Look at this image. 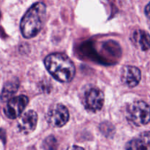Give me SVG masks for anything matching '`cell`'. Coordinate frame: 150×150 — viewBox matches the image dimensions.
Returning a JSON list of instances; mask_svg holds the SVG:
<instances>
[{
    "instance_id": "6da1fadb",
    "label": "cell",
    "mask_w": 150,
    "mask_h": 150,
    "mask_svg": "<svg viewBox=\"0 0 150 150\" xmlns=\"http://www.w3.org/2000/svg\"><path fill=\"white\" fill-rule=\"evenodd\" d=\"M46 68L58 81L69 82L75 75V67L71 60L60 53H54L47 56L44 60Z\"/></svg>"
},
{
    "instance_id": "7a4b0ae2",
    "label": "cell",
    "mask_w": 150,
    "mask_h": 150,
    "mask_svg": "<svg viewBox=\"0 0 150 150\" xmlns=\"http://www.w3.org/2000/svg\"><path fill=\"white\" fill-rule=\"evenodd\" d=\"M46 17V6L38 2L26 11L21 21V32L25 38L36 36L41 30Z\"/></svg>"
},
{
    "instance_id": "3957f363",
    "label": "cell",
    "mask_w": 150,
    "mask_h": 150,
    "mask_svg": "<svg viewBox=\"0 0 150 150\" xmlns=\"http://www.w3.org/2000/svg\"><path fill=\"white\" fill-rule=\"evenodd\" d=\"M126 118L135 126L145 125L150 121V106L144 101H135L127 107Z\"/></svg>"
},
{
    "instance_id": "277c9868",
    "label": "cell",
    "mask_w": 150,
    "mask_h": 150,
    "mask_svg": "<svg viewBox=\"0 0 150 150\" xmlns=\"http://www.w3.org/2000/svg\"><path fill=\"white\" fill-rule=\"evenodd\" d=\"M46 120L50 125L52 127H61L69 121V111L66 107L62 104H55L49 110Z\"/></svg>"
},
{
    "instance_id": "5b68a950",
    "label": "cell",
    "mask_w": 150,
    "mask_h": 150,
    "mask_svg": "<svg viewBox=\"0 0 150 150\" xmlns=\"http://www.w3.org/2000/svg\"><path fill=\"white\" fill-rule=\"evenodd\" d=\"M104 100V98L102 92L96 88H91L85 92L83 103L87 110L92 112H96L102 108Z\"/></svg>"
},
{
    "instance_id": "8992f818",
    "label": "cell",
    "mask_w": 150,
    "mask_h": 150,
    "mask_svg": "<svg viewBox=\"0 0 150 150\" xmlns=\"http://www.w3.org/2000/svg\"><path fill=\"white\" fill-rule=\"evenodd\" d=\"M28 102H29V99L25 95H20V96L11 98L4 108V114L9 119H11V120L16 119L23 112L28 104Z\"/></svg>"
},
{
    "instance_id": "52a82bcc",
    "label": "cell",
    "mask_w": 150,
    "mask_h": 150,
    "mask_svg": "<svg viewBox=\"0 0 150 150\" xmlns=\"http://www.w3.org/2000/svg\"><path fill=\"white\" fill-rule=\"evenodd\" d=\"M38 115L36 112L32 110L26 111L21 117L18 123V127L21 133L24 134H29L34 131L37 125Z\"/></svg>"
},
{
    "instance_id": "ba28073f",
    "label": "cell",
    "mask_w": 150,
    "mask_h": 150,
    "mask_svg": "<svg viewBox=\"0 0 150 150\" xmlns=\"http://www.w3.org/2000/svg\"><path fill=\"white\" fill-rule=\"evenodd\" d=\"M141 79V70L138 67L134 66H125L122 70L121 81L125 86L135 87L139 83Z\"/></svg>"
},
{
    "instance_id": "9c48e42d",
    "label": "cell",
    "mask_w": 150,
    "mask_h": 150,
    "mask_svg": "<svg viewBox=\"0 0 150 150\" xmlns=\"http://www.w3.org/2000/svg\"><path fill=\"white\" fill-rule=\"evenodd\" d=\"M126 150H150V132H144L129 141Z\"/></svg>"
},
{
    "instance_id": "30bf717a",
    "label": "cell",
    "mask_w": 150,
    "mask_h": 150,
    "mask_svg": "<svg viewBox=\"0 0 150 150\" xmlns=\"http://www.w3.org/2000/svg\"><path fill=\"white\" fill-rule=\"evenodd\" d=\"M132 40L136 46L142 51H147L150 48V35L141 29H137L132 33Z\"/></svg>"
},
{
    "instance_id": "8fae6325",
    "label": "cell",
    "mask_w": 150,
    "mask_h": 150,
    "mask_svg": "<svg viewBox=\"0 0 150 150\" xmlns=\"http://www.w3.org/2000/svg\"><path fill=\"white\" fill-rule=\"evenodd\" d=\"M19 88L18 81H11L4 85L3 90L1 92L0 98L2 101H7L11 98V97L17 92Z\"/></svg>"
},
{
    "instance_id": "7c38bea8",
    "label": "cell",
    "mask_w": 150,
    "mask_h": 150,
    "mask_svg": "<svg viewBox=\"0 0 150 150\" xmlns=\"http://www.w3.org/2000/svg\"><path fill=\"white\" fill-rule=\"evenodd\" d=\"M43 146L46 150H55L57 147V142L53 136H49L44 140Z\"/></svg>"
},
{
    "instance_id": "4fadbf2b",
    "label": "cell",
    "mask_w": 150,
    "mask_h": 150,
    "mask_svg": "<svg viewBox=\"0 0 150 150\" xmlns=\"http://www.w3.org/2000/svg\"><path fill=\"white\" fill-rule=\"evenodd\" d=\"M145 14L148 19L149 20V25H150V2L146 5L145 8Z\"/></svg>"
},
{
    "instance_id": "5bb4252c",
    "label": "cell",
    "mask_w": 150,
    "mask_h": 150,
    "mask_svg": "<svg viewBox=\"0 0 150 150\" xmlns=\"http://www.w3.org/2000/svg\"><path fill=\"white\" fill-rule=\"evenodd\" d=\"M67 150H84V149L78 146H71L68 148Z\"/></svg>"
},
{
    "instance_id": "9a60e30c",
    "label": "cell",
    "mask_w": 150,
    "mask_h": 150,
    "mask_svg": "<svg viewBox=\"0 0 150 150\" xmlns=\"http://www.w3.org/2000/svg\"><path fill=\"white\" fill-rule=\"evenodd\" d=\"M0 138H1V139H3V140L5 139V133H4V130L1 128H0Z\"/></svg>"
}]
</instances>
